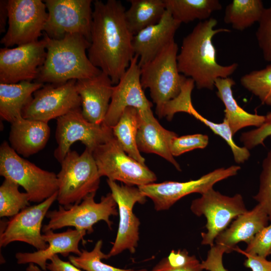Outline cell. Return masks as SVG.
<instances>
[{
  "mask_svg": "<svg viewBox=\"0 0 271 271\" xmlns=\"http://www.w3.org/2000/svg\"><path fill=\"white\" fill-rule=\"evenodd\" d=\"M90 44L88 57L92 64L117 84L134 56L133 35L125 22L120 1L93 2Z\"/></svg>",
  "mask_w": 271,
  "mask_h": 271,
  "instance_id": "1",
  "label": "cell"
},
{
  "mask_svg": "<svg viewBox=\"0 0 271 271\" xmlns=\"http://www.w3.org/2000/svg\"><path fill=\"white\" fill-rule=\"evenodd\" d=\"M217 23L214 18L199 22L183 38L178 54L179 72L193 79L199 89L213 90L217 79L229 77L238 67L236 63L223 66L217 61L213 38L220 33L230 32L226 28L215 29Z\"/></svg>",
  "mask_w": 271,
  "mask_h": 271,
  "instance_id": "2",
  "label": "cell"
},
{
  "mask_svg": "<svg viewBox=\"0 0 271 271\" xmlns=\"http://www.w3.org/2000/svg\"><path fill=\"white\" fill-rule=\"evenodd\" d=\"M46 55L39 69L36 82L61 84L71 80L93 77L102 71L94 66L86 55L90 42L79 34H67L60 39L44 33Z\"/></svg>",
  "mask_w": 271,
  "mask_h": 271,
  "instance_id": "3",
  "label": "cell"
},
{
  "mask_svg": "<svg viewBox=\"0 0 271 271\" xmlns=\"http://www.w3.org/2000/svg\"><path fill=\"white\" fill-rule=\"evenodd\" d=\"M178 52V46L174 40L153 60L140 67L141 84L144 89H150L160 118L165 104L180 94L187 79L179 71Z\"/></svg>",
  "mask_w": 271,
  "mask_h": 271,
  "instance_id": "4",
  "label": "cell"
},
{
  "mask_svg": "<svg viewBox=\"0 0 271 271\" xmlns=\"http://www.w3.org/2000/svg\"><path fill=\"white\" fill-rule=\"evenodd\" d=\"M60 164L57 175V200L60 205L68 209L96 192L100 176L92 152L86 148L81 154L70 150Z\"/></svg>",
  "mask_w": 271,
  "mask_h": 271,
  "instance_id": "5",
  "label": "cell"
},
{
  "mask_svg": "<svg viewBox=\"0 0 271 271\" xmlns=\"http://www.w3.org/2000/svg\"><path fill=\"white\" fill-rule=\"evenodd\" d=\"M0 175L22 186L30 202L41 203L58 191L55 173L22 158L5 141L0 146Z\"/></svg>",
  "mask_w": 271,
  "mask_h": 271,
  "instance_id": "6",
  "label": "cell"
},
{
  "mask_svg": "<svg viewBox=\"0 0 271 271\" xmlns=\"http://www.w3.org/2000/svg\"><path fill=\"white\" fill-rule=\"evenodd\" d=\"M95 194H90L80 204L68 209L59 205L58 210L48 211L46 217L50 220L43 226L42 231L73 226L75 229L90 233L93 231V226L100 221H104L111 229L112 223L109 217L118 215L117 204L111 193L102 196L100 202L97 203L94 200Z\"/></svg>",
  "mask_w": 271,
  "mask_h": 271,
  "instance_id": "7",
  "label": "cell"
},
{
  "mask_svg": "<svg viewBox=\"0 0 271 271\" xmlns=\"http://www.w3.org/2000/svg\"><path fill=\"white\" fill-rule=\"evenodd\" d=\"M92 154L100 177L137 187L157 180L156 174L129 156L114 137L97 147Z\"/></svg>",
  "mask_w": 271,
  "mask_h": 271,
  "instance_id": "8",
  "label": "cell"
},
{
  "mask_svg": "<svg viewBox=\"0 0 271 271\" xmlns=\"http://www.w3.org/2000/svg\"><path fill=\"white\" fill-rule=\"evenodd\" d=\"M190 209L200 217L207 220V232L201 233V244L214 245L217 236L225 230L231 221L247 210L242 196L236 194L230 197L211 188L192 201Z\"/></svg>",
  "mask_w": 271,
  "mask_h": 271,
  "instance_id": "9",
  "label": "cell"
},
{
  "mask_svg": "<svg viewBox=\"0 0 271 271\" xmlns=\"http://www.w3.org/2000/svg\"><path fill=\"white\" fill-rule=\"evenodd\" d=\"M113 137L112 128L104 123L89 122L83 115L80 107L57 118L55 138L57 147L54 156L60 163L71 150V146L77 141L93 152L97 147Z\"/></svg>",
  "mask_w": 271,
  "mask_h": 271,
  "instance_id": "10",
  "label": "cell"
},
{
  "mask_svg": "<svg viewBox=\"0 0 271 271\" xmlns=\"http://www.w3.org/2000/svg\"><path fill=\"white\" fill-rule=\"evenodd\" d=\"M8 29L1 40L5 47L20 46L38 41L48 14L41 0H8Z\"/></svg>",
  "mask_w": 271,
  "mask_h": 271,
  "instance_id": "11",
  "label": "cell"
},
{
  "mask_svg": "<svg viewBox=\"0 0 271 271\" xmlns=\"http://www.w3.org/2000/svg\"><path fill=\"white\" fill-rule=\"evenodd\" d=\"M48 16L44 31L52 39L79 34L90 42L92 22L91 0L44 1Z\"/></svg>",
  "mask_w": 271,
  "mask_h": 271,
  "instance_id": "12",
  "label": "cell"
},
{
  "mask_svg": "<svg viewBox=\"0 0 271 271\" xmlns=\"http://www.w3.org/2000/svg\"><path fill=\"white\" fill-rule=\"evenodd\" d=\"M240 169L239 166L233 165L226 168H218L196 180L184 182L152 183L138 188L146 197L153 201L157 211L165 210L190 194H204L213 188L218 182L237 175Z\"/></svg>",
  "mask_w": 271,
  "mask_h": 271,
  "instance_id": "13",
  "label": "cell"
},
{
  "mask_svg": "<svg viewBox=\"0 0 271 271\" xmlns=\"http://www.w3.org/2000/svg\"><path fill=\"white\" fill-rule=\"evenodd\" d=\"M76 80L61 84H47L36 91L22 111L24 118L48 122L81 107Z\"/></svg>",
  "mask_w": 271,
  "mask_h": 271,
  "instance_id": "14",
  "label": "cell"
},
{
  "mask_svg": "<svg viewBox=\"0 0 271 271\" xmlns=\"http://www.w3.org/2000/svg\"><path fill=\"white\" fill-rule=\"evenodd\" d=\"M107 183L118 208L119 217L116 237L108 254V257L127 249L134 253L139 240L140 222L133 212V207L136 203L144 204L146 196L138 187L119 185L109 179Z\"/></svg>",
  "mask_w": 271,
  "mask_h": 271,
  "instance_id": "15",
  "label": "cell"
},
{
  "mask_svg": "<svg viewBox=\"0 0 271 271\" xmlns=\"http://www.w3.org/2000/svg\"><path fill=\"white\" fill-rule=\"evenodd\" d=\"M139 57L134 55L129 67L114 86L109 108L103 123L112 128L118 122L127 107L136 108L142 119L146 120L154 116L153 103L146 97L140 81L141 70Z\"/></svg>",
  "mask_w": 271,
  "mask_h": 271,
  "instance_id": "16",
  "label": "cell"
},
{
  "mask_svg": "<svg viewBox=\"0 0 271 271\" xmlns=\"http://www.w3.org/2000/svg\"><path fill=\"white\" fill-rule=\"evenodd\" d=\"M46 55L44 39L13 48L0 49V83L36 79Z\"/></svg>",
  "mask_w": 271,
  "mask_h": 271,
  "instance_id": "17",
  "label": "cell"
},
{
  "mask_svg": "<svg viewBox=\"0 0 271 271\" xmlns=\"http://www.w3.org/2000/svg\"><path fill=\"white\" fill-rule=\"evenodd\" d=\"M57 197V192L37 205L27 207L12 217L1 231V247L14 241H21L38 250L46 249L48 245L41 234L42 222Z\"/></svg>",
  "mask_w": 271,
  "mask_h": 271,
  "instance_id": "18",
  "label": "cell"
},
{
  "mask_svg": "<svg viewBox=\"0 0 271 271\" xmlns=\"http://www.w3.org/2000/svg\"><path fill=\"white\" fill-rule=\"evenodd\" d=\"M193 79L187 78L182 85L180 94L175 98L167 102L164 105L161 117H166L169 120L172 119L174 114L179 112L188 113L208 126L215 134L225 141L230 148L235 162L243 164L250 156L249 150L244 147H240L233 141V135L226 123L212 122L201 115L194 107L191 100V93L194 87Z\"/></svg>",
  "mask_w": 271,
  "mask_h": 271,
  "instance_id": "19",
  "label": "cell"
},
{
  "mask_svg": "<svg viewBox=\"0 0 271 271\" xmlns=\"http://www.w3.org/2000/svg\"><path fill=\"white\" fill-rule=\"evenodd\" d=\"M113 85L110 77L102 71L93 77L76 81L82 113L89 122L103 123L112 95Z\"/></svg>",
  "mask_w": 271,
  "mask_h": 271,
  "instance_id": "20",
  "label": "cell"
},
{
  "mask_svg": "<svg viewBox=\"0 0 271 271\" xmlns=\"http://www.w3.org/2000/svg\"><path fill=\"white\" fill-rule=\"evenodd\" d=\"M181 23L166 10L161 20L134 35L132 45L134 55L139 57V66L153 60L171 41Z\"/></svg>",
  "mask_w": 271,
  "mask_h": 271,
  "instance_id": "21",
  "label": "cell"
},
{
  "mask_svg": "<svg viewBox=\"0 0 271 271\" xmlns=\"http://www.w3.org/2000/svg\"><path fill=\"white\" fill-rule=\"evenodd\" d=\"M87 233L77 229H68L60 233H54L49 230L42 235L44 241L48 243L45 249L33 252H18L16 254L18 264L32 263L37 264L43 271L47 269V261L55 255L60 254L67 256L70 253L78 255L81 253L79 243Z\"/></svg>",
  "mask_w": 271,
  "mask_h": 271,
  "instance_id": "22",
  "label": "cell"
},
{
  "mask_svg": "<svg viewBox=\"0 0 271 271\" xmlns=\"http://www.w3.org/2000/svg\"><path fill=\"white\" fill-rule=\"evenodd\" d=\"M50 136L48 123L21 116L11 123L9 144L18 154L29 157L45 148Z\"/></svg>",
  "mask_w": 271,
  "mask_h": 271,
  "instance_id": "23",
  "label": "cell"
},
{
  "mask_svg": "<svg viewBox=\"0 0 271 271\" xmlns=\"http://www.w3.org/2000/svg\"><path fill=\"white\" fill-rule=\"evenodd\" d=\"M268 221L266 212L257 204L251 210L238 216L228 228L217 236L215 244L224 246L226 253H230L239 242L249 243L258 232L268 225Z\"/></svg>",
  "mask_w": 271,
  "mask_h": 271,
  "instance_id": "24",
  "label": "cell"
},
{
  "mask_svg": "<svg viewBox=\"0 0 271 271\" xmlns=\"http://www.w3.org/2000/svg\"><path fill=\"white\" fill-rule=\"evenodd\" d=\"M177 136L175 132L163 127L155 116L147 120H144L141 117L137 136V144L140 152L157 154L181 171L180 166L170 150L171 143Z\"/></svg>",
  "mask_w": 271,
  "mask_h": 271,
  "instance_id": "25",
  "label": "cell"
},
{
  "mask_svg": "<svg viewBox=\"0 0 271 271\" xmlns=\"http://www.w3.org/2000/svg\"><path fill=\"white\" fill-rule=\"evenodd\" d=\"M235 84V81L230 77L218 78L214 83L217 96L225 106L223 120L228 124L233 136L244 127H259L265 120V115L248 113L238 104L232 90Z\"/></svg>",
  "mask_w": 271,
  "mask_h": 271,
  "instance_id": "26",
  "label": "cell"
},
{
  "mask_svg": "<svg viewBox=\"0 0 271 271\" xmlns=\"http://www.w3.org/2000/svg\"><path fill=\"white\" fill-rule=\"evenodd\" d=\"M44 84L24 81L17 83H0V116L10 123L22 116V111L34 92Z\"/></svg>",
  "mask_w": 271,
  "mask_h": 271,
  "instance_id": "27",
  "label": "cell"
},
{
  "mask_svg": "<svg viewBox=\"0 0 271 271\" xmlns=\"http://www.w3.org/2000/svg\"><path fill=\"white\" fill-rule=\"evenodd\" d=\"M124 17L127 27L134 36L142 30L158 23L166 11L164 0H129Z\"/></svg>",
  "mask_w": 271,
  "mask_h": 271,
  "instance_id": "28",
  "label": "cell"
},
{
  "mask_svg": "<svg viewBox=\"0 0 271 271\" xmlns=\"http://www.w3.org/2000/svg\"><path fill=\"white\" fill-rule=\"evenodd\" d=\"M141 120V116L139 111L136 108L127 107L112 129L114 137L125 152L139 163L145 164V159L141 155L137 144V136Z\"/></svg>",
  "mask_w": 271,
  "mask_h": 271,
  "instance_id": "29",
  "label": "cell"
},
{
  "mask_svg": "<svg viewBox=\"0 0 271 271\" xmlns=\"http://www.w3.org/2000/svg\"><path fill=\"white\" fill-rule=\"evenodd\" d=\"M166 9L181 24L196 20L205 21L215 12L221 10L218 0H164Z\"/></svg>",
  "mask_w": 271,
  "mask_h": 271,
  "instance_id": "30",
  "label": "cell"
},
{
  "mask_svg": "<svg viewBox=\"0 0 271 271\" xmlns=\"http://www.w3.org/2000/svg\"><path fill=\"white\" fill-rule=\"evenodd\" d=\"M264 9L261 0H233L226 7L223 20L242 31L258 23Z\"/></svg>",
  "mask_w": 271,
  "mask_h": 271,
  "instance_id": "31",
  "label": "cell"
},
{
  "mask_svg": "<svg viewBox=\"0 0 271 271\" xmlns=\"http://www.w3.org/2000/svg\"><path fill=\"white\" fill-rule=\"evenodd\" d=\"M19 186L7 179H5L0 186L1 217H13L29 206V195L26 192H21Z\"/></svg>",
  "mask_w": 271,
  "mask_h": 271,
  "instance_id": "32",
  "label": "cell"
},
{
  "mask_svg": "<svg viewBox=\"0 0 271 271\" xmlns=\"http://www.w3.org/2000/svg\"><path fill=\"white\" fill-rule=\"evenodd\" d=\"M240 82L244 88L258 97L262 104L271 106V64L244 74Z\"/></svg>",
  "mask_w": 271,
  "mask_h": 271,
  "instance_id": "33",
  "label": "cell"
},
{
  "mask_svg": "<svg viewBox=\"0 0 271 271\" xmlns=\"http://www.w3.org/2000/svg\"><path fill=\"white\" fill-rule=\"evenodd\" d=\"M102 243V240H99L91 251L82 249L81 253L77 256L69 255V261L77 267L86 271H132L131 269L117 268L103 262L102 259L109 257L108 254L101 251Z\"/></svg>",
  "mask_w": 271,
  "mask_h": 271,
  "instance_id": "34",
  "label": "cell"
},
{
  "mask_svg": "<svg viewBox=\"0 0 271 271\" xmlns=\"http://www.w3.org/2000/svg\"><path fill=\"white\" fill-rule=\"evenodd\" d=\"M253 198L263 207L271 221V149L263 160L258 191Z\"/></svg>",
  "mask_w": 271,
  "mask_h": 271,
  "instance_id": "35",
  "label": "cell"
},
{
  "mask_svg": "<svg viewBox=\"0 0 271 271\" xmlns=\"http://www.w3.org/2000/svg\"><path fill=\"white\" fill-rule=\"evenodd\" d=\"M209 138L206 134L196 133L174 138L170 145V150L173 157L197 149H204L208 145Z\"/></svg>",
  "mask_w": 271,
  "mask_h": 271,
  "instance_id": "36",
  "label": "cell"
},
{
  "mask_svg": "<svg viewBox=\"0 0 271 271\" xmlns=\"http://www.w3.org/2000/svg\"><path fill=\"white\" fill-rule=\"evenodd\" d=\"M255 36L263 59L271 63V5L264 9Z\"/></svg>",
  "mask_w": 271,
  "mask_h": 271,
  "instance_id": "37",
  "label": "cell"
},
{
  "mask_svg": "<svg viewBox=\"0 0 271 271\" xmlns=\"http://www.w3.org/2000/svg\"><path fill=\"white\" fill-rule=\"evenodd\" d=\"M271 136V111L265 115L264 122L260 126L242 133L240 140L248 150L259 145H264V140Z\"/></svg>",
  "mask_w": 271,
  "mask_h": 271,
  "instance_id": "38",
  "label": "cell"
},
{
  "mask_svg": "<svg viewBox=\"0 0 271 271\" xmlns=\"http://www.w3.org/2000/svg\"><path fill=\"white\" fill-rule=\"evenodd\" d=\"M244 251L265 258L271 254V223L254 236Z\"/></svg>",
  "mask_w": 271,
  "mask_h": 271,
  "instance_id": "39",
  "label": "cell"
},
{
  "mask_svg": "<svg viewBox=\"0 0 271 271\" xmlns=\"http://www.w3.org/2000/svg\"><path fill=\"white\" fill-rule=\"evenodd\" d=\"M226 248L220 245L214 244L208 250L206 259L201 262L203 269L208 271H228L223 264V255Z\"/></svg>",
  "mask_w": 271,
  "mask_h": 271,
  "instance_id": "40",
  "label": "cell"
},
{
  "mask_svg": "<svg viewBox=\"0 0 271 271\" xmlns=\"http://www.w3.org/2000/svg\"><path fill=\"white\" fill-rule=\"evenodd\" d=\"M165 260L171 267H183L199 261L195 256L190 255L186 249L172 250Z\"/></svg>",
  "mask_w": 271,
  "mask_h": 271,
  "instance_id": "41",
  "label": "cell"
},
{
  "mask_svg": "<svg viewBox=\"0 0 271 271\" xmlns=\"http://www.w3.org/2000/svg\"><path fill=\"white\" fill-rule=\"evenodd\" d=\"M234 250L243 254L246 257L243 264L245 267L250 268L251 271H271V260H267L266 258L246 253L237 246Z\"/></svg>",
  "mask_w": 271,
  "mask_h": 271,
  "instance_id": "42",
  "label": "cell"
},
{
  "mask_svg": "<svg viewBox=\"0 0 271 271\" xmlns=\"http://www.w3.org/2000/svg\"><path fill=\"white\" fill-rule=\"evenodd\" d=\"M47 263V269L50 271H82L70 262L62 260L58 255L53 256Z\"/></svg>",
  "mask_w": 271,
  "mask_h": 271,
  "instance_id": "43",
  "label": "cell"
},
{
  "mask_svg": "<svg viewBox=\"0 0 271 271\" xmlns=\"http://www.w3.org/2000/svg\"><path fill=\"white\" fill-rule=\"evenodd\" d=\"M201 262L198 261L180 267H171L166 262L165 259L157 264L151 271H202Z\"/></svg>",
  "mask_w": 271,
  "mask_h": 271,
  "instance_id": "44",
  "label": "cell"
},
{
  "mask_svg": "<svg viewBox=\"0 0 271 271\" xmlns=\"http://www.w3.org/2000/svg\"><path fill=\"white\" fill-rule=\"evenodd\" d=\"M7 1H0V32L6 31V21L8 20V12L7 8Z\"/></svg>",
  "mask_w": 271,
  "mask_h": 271,
  "instance_id": "45",
  "label": "cell"
},
{
  "mask_svg": "<svg viewBox=\"0 0 271 271\" xmlns=\"http://www.w3.org/2000/svg\"><path fill=\"white\" fill-rule=\"evenodd\" d=\"M26 271H43L34 263H30L26 268Z\"/></svg>",
  "mask_w": 271,
  "mask_h": 271,
  "instance_id": "46",
  "label": "cell"
},
{
  "mask_svg": "<svg viewBox=\"0 0 271 271\" xmlns=\"http://www.w3.org/2000/svg\"><path fill=\"white\" fill-rule=\"evenodd\" d=\"M137 271H148V270H146V269H141V270H137Z\"/></svg>",
  "mask_w": 271,
  "mask_h": 271,
  "instance_id": "47",
  "label": "cell"
}]
</instances>
